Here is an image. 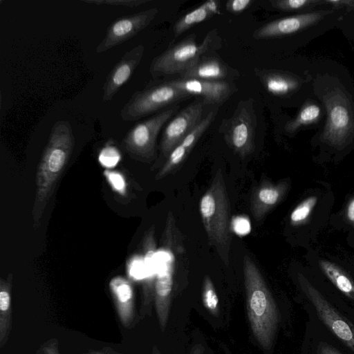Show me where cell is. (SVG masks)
I'll list each match as a JSON object with an SVG mask.
<instances>
[{
	"mask_svg": "<svg viewBox=\"0 0 354 354\" xmlns=\"http://www.w3.org/2000/svg\"><path fill=\"white\" fill-rule=\"evenodd\" d=\"M12 325V274L0 280V347L6 344Z\"/></svg>",
	"mask_w": 354,
	"mask_h": 354,
	"instance_id": "22",
	"label": "cell"
},
{
	"mask_svg": "<svg viewBox=\"0 0 354 354\" xmlns=\"http://www.w3.org/2000/svg\"><path fill=\"white\" fill-rule=\"evenodd\" d=\"M319 265L334 286L346 297L354 299V281L341 268L326 260H319Z\"/></svg>",
	"mask_w": 354,
	"mask_h": 354,
	"instance_id": "23",
	"label": "cell"
},
{
	"mask_svg": "<svg viewBox=\"0 0 354 354\" xmlns=\"http://www.w3.org/2000/svg\"><path fill=\"white\" fill-rule=\"evenodd\" d=\"M80 354H116L115 353H112L110 351H105L104 350L102 351H88L87 353H80Z\"/></svg>",
	"mask_w": 354,
	"mask_h": 354,
	"instance_id": "38",
	"label": "cell"
},
{
	"mask_svg": "<svg viewBox=\"0 0 354 354\" xmlns=\"http://www.w3.org/2000/svg\"><path fill=\"white\" fill-rule=\"evenodd\" d=\"M158 13V10L156 8H151L118 18L108 27L106 35L97 46L95 52H106L129 40L149 26Z\"/></svg>",
	"mask_w": 354,
	"mask_h": 354,
	"instance_id": "11",
	"label": "cell"
},
{
	"mask_svg": "<svg viewBox=\"0 0 354 354\" xmlns=\"http://www.w3.org/2000/svg\"><path fill=\"white\" fill-rule=\"evenodd\" d=\"M169 81L160 82L134 93L120 110L124 122L136 121L176 102L191 97Z\"/></svg>",
	"mask_w": 354,
	"mask_h": 354,
	"instance_id": "6",
	"label": "cell"
},
{
	"mask_svg": "<svg viewBox=\"0 0 354 354\" xmlns=\"http://www.w3.org/2000/svg\"><path fill=\"white\" fill-rule=\"evenodd\" d=\"M215 117V113L209 112L184 140L169 153L165 162L156 176L160 180L177 169L185 160L199 138L207 129Z\"/></svg>",
	"mask_w": 354,
	"mask_h": 354,
	"instance_id": "16",
	"label": "cell"
},
{
	"mask_svg": "<svg viewBox=\"0 0 354 354\" xmlns=\"http://www.w3.org/2000/svg\"><path fill=\"white\" fill-rule=\"evenodd\" d=\"M202 300L204 306L212 315L218 313V297L214 286L208 275H205L203 283Z\"/></svg>",
	"mask_w": 354,
	"mask_h": 354,
	"instance_id": "27",
	"label": "cell"
},
{
	"mask_svg": "<svg viewBox=\"0 0 354 354\" xmlns=\"http://www.w3.org/2000/svg\"><path fill=\"white\" fill-rule=\"evenodd\" d=\"M243 270L252 333L263 348L270 350L279 320L276 304L259 268L248 254L243 257Z\"/></svg>",
	"mask_w": 354,
	"mask_h": 354,
	"instance_id": "2",
	"label": "cell"
},
{
	"mask_svg": "<svg viewBox=\"0 0 354 354\" xmlns=\"http://www.w3.org/2000/svg\"><path fill=\"white\" fill-rule=\"evenodd\" d=\"M145 47L139 44L127 51L108 74L103 86L102 100L109 102L127 82L143 57Z\"/></svg>",
	"mask_w": 354,
	"mask_h": 354,
	"instance_id": "14",
	"label": "cell"
},
{
	"mask_svg": "<svg viewBox=\"0 0 354 354\" xmlns=\"http://www.w3.org/2000/svg\"><path fill=\"white\" fill-rule=\"evenodd\" d=\"M221 1L209 0L199 7L187 13L177 21L174 27V38H177L185 31L197 24L203 22L215 15L220 13Z\"/></svg>",
	"mask_w": 354,
	"mask_h": 354,
	"instance_id": "21",
	"label": "cell"
},
{
	"mask_svg": "<svg viewBox=\"0 0 354 354\" xmlns=\"http://www.w3.org/2000/svg\"><path fill=\"white\" fill-rule=\"evenodd\" d=\"M203 106V101L194 102L168 123L160 142L162 158H167L172 150L201 122Z\"/></svg>",
	"mask_w": 354,
	"mask_h": 354,
	"instance_id": "12",
	"label": "cell"
},
{
	"mask_svg": "<svg viewBox=\"0 0 354 354\" xmlns=\"http://www.w3.org/2000/svg\"><path fill=\"white\" fill-rule=\"evenodd\" d=\"M345 216L348 223L354 226V197L348 201L346 205Z\"/></svg>",
	"mask_w": 354,
	"mask_h": 354,
	"instance_id": "34",
	"label": "cell"
},
{
	"mask_svg": "<svg viewBox=\"0 0 354 354\" xmlns=\"http://www.w3.org/2000/svg\"><path fill=\"white\" fill-rule=\"evenodd\" d=\"M318 354H342L334 347L326 344H320Z\"/></svg>",
	"mask_w": 354,
	"mask_h": 354,
	"instance_id": "35",
	"label": "cell"
},
{
	"mask_svg": "<svg viewBox=\"0 0 354 354\" xmlns=\"http://www.w3.org/2000/svg\"><path fill=\"white\" fill-rule=\"evenodd\" d=\"M254 73L266 91L274 95L290 94L299 86L295 76L283 71L255 68Z\"/></svg>",
	"mask_w": 354,
	"mask_h": 354,
	"instance_id": "20",
	"label": "cell"
},
{
	"mask_svg": "<svg viewBox=\"0 0 354 354\" xmlns=\"http://www.w3.org/2000/svg\"><path fill=\"white\" fill-rule=\"evenodd\" d=\"M75 145V138L68 121L53 125L36 174V192L32 218L35 228L39 226L46 207L64 170Z\"/></svg>",
	"mask_w": 354,
	"mask_h": 354,
	"instance_id": "1",
	"label": "cell"
},
{
	"mask_svg": "<svg viewBox=\"0 0 354 354\" xmlns=\"http://www.w3.org/2000/svg\"><path fill=\"white\" fill-rule=\"evenodd\" d=\"M324 3L330 4L334 6H354V1H333V0H327L324 1Z\"/></svg>",
	"mask_w": 354,
	"mask_h": 354,
	"instance_id": "36",
	"label": "cell"
},
{
	"mask_svg": "<svg viewBox=\"0 0 354 354\" xmlns=\"http://www.w3.org/2000/svg\"><path fill=\"white\" fill-rule=\"evenodd\" d=\"M201 220L210 244L225 266L230 264L232 241L230 209L225 183L218 169L199 203Z\"/></svg>",
	"mask_w": 354,
	"mask_h": 354,
	"instance_id": "3",
	"label": "cell"
},
{
	"mask_svg": "<svg viewBox=\"0 0 354 354\" xmlns=\"http://www.w3.org/2000/svg\"><path fill=\"white\" fill-rule=\"evenodd\" d=\"M109 140L106 145L101 149L98 155V160L106 169L115 167L121 159V154L118 149Z\"/></svg>",
	"mask_w": 354,
	"mask_h": 354,
	"instance_id": "28",
	"label": "cell"
},
{
	"mask_svg": "<svg viewBox=\"0 0 354 354\" xmlns=\"http://www.w3.org/2000/svg\"><path fill=\"white\" fill-rule=\"evenodd\" d=\"M169 82L192 96L202 97L204 104H221L235 91L234 86L227 81L180 78Z\"/></svg>",
	"mask_w": 354,
	"mask_h": 354,
	"instance_id": "13",
	"label": "cell"
},
{
	"mask_svg": "<svg viewBox=\"0 0 354 354\" xmlns=\"http://www.w3.org/2000/svg\"><path fill=\"white\" fill-rule=\"evenodd\" d=\"M320 107L313 103L305 105L299 111L297 117L289 121L285 126L286 130L293 133L302 126L315 122L320 116Z\"/></svg>",
	"mask_w": 354,
	"mask_h": 354,
	"instance_id": "24",
	"label": "cell"
},
{
	"mask_svg": "<svg viewBox=\"0 0 354 354\" xmlns=\"http://www.w3.org/2000/svg\"><path fill=\"white\" fill-rule=\"evenodd\" d=\"M271 6L278 10L284 12L307 11L321 3L317 0H271Z\"/></svg>",
	"mask_w": 354,
	"mask_h": 354,
	"instance_id": "25",
	"label": "cell"
},
{
	"mask_svg": "<svg viewBox=\"0 0 354 354\" xmlns=\"http://www.w3.org/2000/svg\"><path fill=\"white\" fill-rule=\"evenodd\" d=\"M221 38L216 30H210L201 44L194 34L189 35L177 44L170 46L151 62L150 73L154 77L182 74L194 65L206 53L220 47Z\"/></svg>",
	"mask_w": 354,
	"mask_h": 354,
	"instance_id": "5",
	"label": "cell"
},
{
	"mask_svg": "<svg viewBox=\"0 0 354 354\" xmlns=\"http://www.w3.org/2000/svg\"><path fill=\"white\" fill-rule=\"evenodd\" d=\"M161 247L156 254V275L154 283L155 307L162 331L165 330L170 308L174 284L177 228L171 212L168 213L162 236Z\"/></svg>",
	"mask_w": 354,
	"mask_h": 354,
	"instance_id": "4",
	"label": "cell"
},
{
	"mask_svg": "<svg viewBox=\"0 0 354 354\" xmlns=\"http://www.w3.org/2000/svg\"><path fill=\"white\" fill-rule=\"evenodd\" d=\"M148 0H82V2L100 5L137 7L147 3Z\"/></svg>",
	"mask_w": 354,
	"mask_h": 354,
	"instance_id": "30",
	"label": "cell"
},
{
	"mask_svg": "<svg viewBox=\"0 0 354 354\" xmlns=\"http://www.w3.org/2000/svg\"><path fill=\"white\" fill-rule=\"evenodd\" d=\"M232 227L239 234H245L250 232V225L248 219L243 217H237L233 221Z\"/></svg>",
	"mask_w": 354,
	"mask_h": 354,
	"instance_id": "32",
	"label": "cell"
},
{
	"mask_svg": "<svg viewBox=\"0 0 354 354\" xmlns=\"http://www.w3.org/2000/svg\"><path fill=\"white\" fill-rule=\"evenodd\" d=\"M152 354H161V353H160L158 349L156 346H154L153 348Z\"/></svg>",
	"mask_w": 354,
	"mask_h": 354,
	"instance_id": "39",
	"label": "cell"
},
{
	"mask_svg": "<svg viewBox=\"0 0 354 354\" xmlns=\"http://www.w3.org/2000/svg\"><path fill=\"white\" fill-rule=\"evenodd\" d=\"M322 15V12H306L278 19L257 28L253 37L261 39L293 34L314 24Z\"/></svg>",
	"mask_w": 354,
	"mask_h": 354,
	"instance_id": "15",
	"label": "cell"
},
{
	"mask_svg": "<svg viewBox=\"0 0 354 354\" xmlns=\"http://www.w3.org/2000/svg\"><path fill=\"white\" fill-rule=\"evenodd\" d=\"M317 202V196H311L299 203L290 214V221L291 224L299 225L304 223L310 216Z\"/></svg>",
	"mask_w": 354,
	"mask_h": 354,
	"instance_id": "26",
	"label": "cell"
},
{
	"mask_svg": "<svg viewBox=\"0 0 354 354\" xmlns=\"http://www.w3.org/2000/svg\"><path fill=\"white\" fill-rule=\"evenodd\" d=\"M189 354H203V348L200 345H195L192 348Z\"/></svg>",
	"mask_w": 354,
	"mask_h": 354,
	"instance_id": "37",
	"label": "cell"
},
{
	"mask_svg": "<svg viewBox=\"0 0 354 354\" xmlns=\"http://www.w3.org/2000/svg\"><path fill=\"white\" fill-rule=\"evenodd\" d=\"M288 188L283 181L277 184L264 182L252 192L250 198V210L256 221L261 220L283 198Z\"/></svg>",
	"mask_w": 354,
	"mask_h": 354,
	"instance_id": "18",
	"label": "cell"
},
{
	"mask_svg": "<svg viewBox=\"0 0 354 354\" xmlns=\"http://www.w3.org/2000/svg\"><path fill=\"white\" fill-rule=\"evenodd\" d=\"M109 289L121 324L129 328L135 315L134 290L131 282L122 276L113 277Z\"/></svg>",
	"mask_w": 354,
	"mask_h": 354,
	"instance_id": "17",
	"label": "cell"
},
{
	"mask_svg": "<svg viewBox=\"0 0 354 354\" xmlns=\"http://www.w3.org/2000/svg\"><path fill=\"white\" fill-rule=\"evenodd\" d=\"M41 354H59L57 341H51L46 344L41 349Z\"/></svg>",
	"mask_w": 354,
	"mask_h": 354,
	"instance_id": "33",
	"label": "cell"
},
{
	"mask_svg": "<svg viewBox=\"0 0 354 354\" xmlns=\"http://www.w3.org/2000/svg\"><path fill=\"white\" fill-rule=\"evenodd\" d=\"M301 289L315 307L319 317L332 333L354 353V326L344 318L301 274Z\"/></svg>",
	"mask_w": 354,
	"mask_h": 354,
	"instance_id": "10",
	"label": "cell"
},
{
	"mask_svg": "<svg viewBox=\"0 0 354 354\" xmlns=\"http://www.w3.org/2000/svg\"><path fill=\"white\" fill-rule=\"evenodd\" d=\"M254 1L252 0H230L226 2L225 9L232 14H239L246 10Z\"/></svg>",
	"mask_w": 354,
	"mask_h": 354,
	"instance_id": "31",
	"label": "cell"
},
{
	"mask_svg": "<svg viewBox=\"0 0 354 354\" xmlns=\"http://www.w3.org/2000/svg\"><path fill=\"white\" fill-rule=\"evenodd\" d=\"M327 120L322 138L334 146H343L354 133V109L343 91L335 88L324 97Z\"/></svg>",
	"mask_w": 354,
	"mask_h": 354,
	"instance_id": "8",
	"label": "cell"
},
{
	"mask_svg": "<svg viewBox=\"0 0 354 354\" xmlns=\"http://www.w3.org/2000/svg\"><path fill=\"white\" fill-rule=\"evenodd\" d=\"M257 116L253 100H241L232 116L222 120L219 131L227 146L237 155L245 158L253 153Z\"/></svg>",
	"mask_w": 354,
	"mask_h": 354,
	"instance_id": "7",
	"label": "cell"
},
{
	"mask_svg": "<svg viewBox=\"0 0 354 354\" xmlns=\"http://www.w3.org/2000/svg\"><path fill=\"white\" fill-rule=\"evenodd\" d=\"M230 68L219 57L202 56L191 68L180 74L182 79L225 81Z\"/></svg>",
	"mask_w": 354,
	"mask_h": 354,
	"instance_id": "19",
	"label": "cell"
},
{
	"mask_svg": "<svg viewBox=\"0 0 354 354\" xmlns=\"http://www.w3.org/2000/svg\"><path fill=\"white\" fill-rule=\"evenodd\" d=\"M103 174L107 182L115 192L122 196L126 194L127 183L121 173L112 169H105Z\"/></svg>",
	"mask_w": 354,
	"mask_h": 354,
	"instance_id": "29",
	"label": "cell"
},
{
	"mask_svg": "<svg viewBox=\"0 0 354 354\" xmlns=\"http://www.w3.org/2000/svg\"><path fill=\"white\" fill-rule=\"evenodd\" d=\"M177 107L166 109L154 116L134 125L125 135L122 146L132 158L149 162L156 156L157 136L176 110Z\"/></svg>",
	"mask_w": 354,
	"mask_h": 354,
	"instance_id": "9",
	"label": "cell"
}]
</instances>
